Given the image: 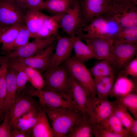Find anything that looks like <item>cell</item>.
I'll use <instances>...</instances> for the list:
<instances>
[{
    "mask_svg": "<svg viewBox=\"0 0 137 137\" xmlns=\"http://www.w3.org/2000/svg\"><path fill=\"white\" fill-rule=\"evenodd\" d=\"M115 103L108 99H100L92 96L87 114L96 125L102 124L113 113Z\"/></svg>",
    "mask_w": 137,
    "mask_h": 137,
    "instance_id": "8fae6325",
    "label": "cell"
},
{
    "mask_svg": "<svg viewBox=\"0 0 137 137\" xmlns=\"http://www.w3.org/2000/svg\"><path fill=\"white\" fill-rule=\"evenodd\" d=\"M117 75L93 78L97 98L100 99H108Z\"/></svg>",
    "mask_w": 137,
    "mask_h": 137,
    "instance_id": "4316f807",
    "label": "cell"
},
{
    "mask_svg": "<svg viewBox=\"0 0 137 137\" xmlns=\"http://www.w3.org/2000/svg\"><path fill=\"white\" fill-rule=\"evenodd\" d=\"M31 137H53L46 114L42 109L39 113L38 120L32 129Z\"/></svg>",
    "mask_w": 137,
    "mask_h": 137,
    "instance_id": "d4e9b609",
    "label": "cell"
},
{
    "mask_svg": "<svg viewBox=\"0 0 137 137\" xmlns=\"http://www.w3.org/2000/svg\"><path fill=\"white\" fill-rule=\"evenodd\" d=\"M77 37L76 36L74 37H62L58 33L57 34L56 46L49 68L58 66L71 57L74 44Z\"/></svg>",
    "mask_w": 137,
    "mask_h": 137,
    "instance_id": "9a60e30c",
    "label": "cell"
},
{
    "mask_svg": "<svg viewBox=\"0 0 137 137\" xmlns=\"http://www.w3.org/2000/svg\"><path fill=\"white\" fill-rule=\"evenodd\" d=\"M48 16L36 9L27 10L25 12V25L30 32L31 38L39 30Z\"/></svg>",
    "mask_w": 137,
    "mask_h": 137,
    "instance_id": "7402d4cb",
    "label": "cell"
},
{
    "mask_svg": "<svg viewBox=\"0 0 137 137\" xmlns=\"http://www.w3.org/2000/svg\"><path fill=\"white\" fill-rule=\"evenodd\" d=\"M84 26L94 18L107 13L112 6L107 0H78Z\"/></svg>",
    "mask_w": 137,
    "mask_h": 137,
    "instance_id": "7c38bea8",
    "label": "cell"
},
{
    "mask_svg": "<svg viewBox=\"0 0 137 137\" xmlns=\"http://www.w3.org/2000/svg\"><path fill=\"white\" fill-rule=\"evenodd\" d=\"M24 25L17 24L3 28L0 32V43L3 52L6 54L9 52L11 45Z\"/></svg>",
    "mask_w": 137,
    "mask_h": 137,
    "instance_id": "cb8c5ba5",
    "label": "cell"
},
{
    "mask_svg": "<svg viewBox=\"0 0 137 137\" xmlns=\"http://www.w3.org/2000/svg\"><path fill=\"white\" fill-rule=\"evenodd\" d=\"M86 44L91 49L95 59L98 60L110 61L112 50L113 41L111 39L99 37L87 38Z\"/></svg>",
    "mask_w": 137,
    "mask_h": 137,
    "instance_id": "e0dca14e",
    "label": "cell"
},
{
    "mask_svg": "<svg viewBox=\"0 0 137 137\" xmlns=\"http://www.w3.org/2000/svg\"><path fill=\"white\" fill-rule=\"evenodd\" d=\"M71 76L81 85L91 95L96 96L94 78L84 63L70 57L64 63Z\"/></svg>",
    "mask_w": 137,
    "mask_h": 137,
    "instance_id": "277c9868",
    "label": "cell"
},
{
    "mask_svg": "<svg viewBox=\"0 0 137 137\" xmlns=\"http://www.w3.org/2000/svg\"><path fill=\"white\" fill-rule=\"evenodd\" d=\"M95 124L87 114H82L66 137L94 136Z\"/></svg>",
    "mask_w": 137,
    "mask_h": 137,
    "instance_id": "44dd1931",
    "label": "cell"
},
{
    "mask_svg": "<svg viewBox=\"0 0 137 137\" xmlns=\"http://www.w3.org/2000/svg\"><path fill=\"white\" fill-rule=\"evenodd\" d=\"M59 28L70 37H74L83 27L79 2L75 0L73 7L60 19Z\"/></svg>",
    "mask_w": 137,
    "mask_h": 137,
    "instance_id": "30bf717a",
    "label": "cell"
},
{
    "mask_svg": "<svg viewBox=\"0 0 137 137\" xmlns=\"http://www.w3.org/2000/svg\"><path fill=\"white\" fill-rule=\"evenodd\" d=\"M112 18L106 15L94 18L88 24L84 26L83 31L86 32L81 35L82 40L90 38L99 37L112 39L122 28Z\"/></svg>",
    "mask_w": 137,
    "mask_h": 137,
    "instance_id": "7a4b0ae2",
    "label": "cell"
},
{
    "mask_svg": "<svg viewBox=\"0 0 137 137\" xmlns=\"http://www.w3.org/2000/svg\"><path fill=\"white\" fill-rule=\"evenodd\" d=\"M101 125L121 137H131L128 131L118 118L112 113Z\"/></svg>",
    "mask_w": 137,
    "mask_h": 137,
    "instance_id": "f546056e",
    "label": "cell"
},
{
    "mask_svg": "<svg viewBox=\"0 0 137 137\" xmlns=\"http://www.w3.org/2000/svg\"><path fill=\"white\" fill-rule=\"evenodd\" d=\"M112 40L113 42L137 43V26L122 28Z\"/></svg>",
    "mask_w": 137,
    "mask_h": 137,
    "instance_id": "4dcf8cb0",
    "label": "cell"
},
{
    "mask_svg": "<svg viewBox=\"0 0 137 137\" xmlns=\"http://www.w3.org/2000/svg\"><path fill=\"white\" fill-rule=\"evenodd\" d=\"M68 95L72 99L78 111L83 114H87L91 98L92 96L71 75Z\"/></svg>",
    "mask_w": 137,
    "mask_h": 137,
    "instance_id": "2e32d148",
    "label": "cell"
},
{
    "mask_svg": "<svg viewBox=\"0 0 137 137\" xmlns=\"http://www.w3.org/2000/svg\"><path fill=\"white\" fill-rule=\"evenodd\" d=\"M137 52V43L113 42L110 62L117 74L135 57Z\"/></svg>",
    "mask_w": 137,
    "mask_h": 137,
    "instance_id": "8992f818",
    "label": "cell"
},
{
    "mask_svg": "<svg viewBox=\"0 0 137 137\" xmlns=\"http://www.w3.org/2000/svg\"><path fill=\"white\" fill-rule=\"evenodd\" d=\"M14 69L16 71L17 86L16 94H18L20 93L24 88L28 81L27 77L24 72L20 70Z\"/></svg>",
    "mask_w": 137,
    "mask_h": 137,
    "instance_id": "8d00e7d4",
    "label": "cell"
},
{
    "mask_svg": "<svg viewBox=\"0 0 137 137\" xmlns=\"http://www.w3.org/2000/svg\"><path fill=\"white\" fill-rule=\"evenodd\" d=\"M0 44H1L0 43ZM1 58H0V61L1 59Z\"/></svg>",
    "mask_w": 137,
    "mask_h": 137,
    "instance_id": "bcb514c9",
    "label": "cell"
},
{
    "mask_svg": "<svg viewBox=\"0 0 137 137\" xmlns=\"http://www.w3.org/2000/svg\"><path fill=\"white\" fill-rule=\"evenodd\" d=\"M107 1L112 7L122 4L133 3L130 0H107Z\"/></svg>",
    "mask_w": 137,
    "mask_h": 137,
    "instance_id": "b9f144b4",
    "label": "cell"
},
{
    "mask_svg": "<svg viewBox=\"0 0 137 137\" xmlns=\"http://www.w3.org/2000/svg\"><path fill=\"white\" fill-rule=\"evenodd\" d=\"M9 66L21 70L26 75L28 81L32 86L39 92L44 88L45 82L42 74L37 70L13 59L8 60Z\"/></svg>",
    "mask_w": 137,
    "mask_h": 137,
    "instance_id": "ffe728a7",
    "label": "cell"
},
{
    "mask_svg": "<svg viewBox=\"0 0 137 137\" xmlns=\"http://www.w3.org/2000/svg\"><path fill=\"white\" fill-rule=\"evenodd\" d=\"M40 108L39 101L33 97L22 93L16 94L14 102L8 112V120L12 127L15 126L19 119L25 114Z\"/></svg>",
    "mask_w": 137,
    "mask_h": 137,
    "instance_id": "52a82bcc",
    "label": "cell"
},
{
    "mask_svg": "<svg viewBox=\"0 0 137 137\" xmlns=\"http://www.w3.org/2000/svg\"><path fill=\"white\" fill-rule=\"evenodd\" d=\"M63 15H53L45 20L42 26L33 35L35 39H46L56 35L59 28V21Z\"/></svg>",
    "mask_w": 137,
    "mask_h": 137,
    "instance_id": "603a6c76",
    "label": "cell"
},
{
    "mask_svg": "<svg viewBox=\"0 0 137 137\" xmlns=\"http://www.w3.org/2000/svg\"><path fill=\"white\" fill-rule=\"evenodd\" d=\"M26 11L14 0H0V25L25 24Z\"/></svg>",
    "mask_w": 137,
    "mask_h": 137,
    "instance_id": "ba28073f",
    "label": "cell"
},
{
    "mask_svg": "<svg viewBox=\"0 0 137 137\" xmlns=\"http://www.w3.org/2000/svg\"><path fill=\"white\" fill-rule=\"evenodd\" d=\"M56 43V40L32 57L24 58L12 59L36 69L42 74L50 67L51 58Z\"/></svg>",
    "mask_w": 137,
    "mask_h": 137,
    "instance_id": "5bb4252c",
    "label": "cell"
},
{
    "mask_svg": "<svg viewBox=\"0 0 137 137\" xmlns=\"http://www.w3.org/2000/svg\"><path fill=\"white\" fill-rule=\"evenodd\" d=\"M3 27H4L0 25V32Z\"/></svg>",
    "mask_w": 137,
    "mask_h": 137,
    "instance_id": "f6af8a7d",
    "label": "cell"
},
{
    "mask_svg": "<svg viewBox=\"0 0 137 137\" xmlns=\"http://www.w3.org/2000/svg\"><path fill=\"white\" fill-rule=\"evenodd\" d=\"M94 136L95 137H121L119 135L114 133L104 127L101 125H96Z\"/></svg>",
    "mask_w": 137,
    "mask_h": 137,
    "instance_id": "ab89813d",
    "label": "cell"
},
{
    "mask_svg": "<svg viewBox=\"0 0 137 137\" xmlns=\"http://www.w3.org/2000/svg\"><path fill=\"white\" fill-rule=\"evenodd\" d=\"M131 2L135 5H137V0H130Z\"/></svg>",
    "mask_w": 137,
    "mask_h": 137,
    "instance_id": "ee69618b",
    "label": "cell"
},
{
    "mask_svg": "<svg viewBox=\"0 0 137 137\" xmlns=\"http://www.w3.org/2000/svg\"><path fill=\"white\" fill-rule=\"evenodd\" d=\"M116 104L125 107L132 114L135 119H137V92L129 94L122 97L116 99L114 101Z\"/></svg>",
    "mask_w": 137,
    "mask_h": 137,
    "instance_id": "d6a6232c",
    "label": "cell"
},
{
    "mask_svg": "<svg viewBox=\"0 0 137 137\" xmlns=\"http://www.w3.org/2000/svg\"><path fill=\"white\" fill-rule=\"evenodd\" d=\"M119 73L127 76H131L134 79H137V56L135 57L130 61Z\"/></svg>",
    "mask_w": 137,
    "mask_h": 137,
    "instance_id": "74e56055",
    "label": "cell"
},
{
    "mask_svg": "<svg viewBox=\"0 0 137 137\" xmlns=\"http://www.w3.org/2000/svg\"><path fill=\"white\" fill-rule=\"evenodd\" d=\"M75 0H45L41 10L46 9L53 15H63L73 6Z\"/></svg>",
    "mask_w": 137,
    "mask_h": 137,
    "instance_id": "484cf974",
    "label": "cell"
},
{
    "mask_svg": "<svg viewBox=\"0 0 137 137\" xmlns=\"http://www.w3.org/2000/svg\"><path fill=\"white\" fill-rule=\"evenodd\" d=\"M56 35L46 39H35L32 42L6 54L3 58L7 60L32 57L43 50L56 40Z\"/></svg>",
    "mask_w": 137,
    "mask_h": 137,
    "instance_id": "4fadbf2b",
    "label": "cell"
},
{
    "mask_svg": "<svg viewBox=\"0 0 137 137\" xmlns=\"http://www.w3.org/2000/svg\"><path fill=\"white\" fill-rule=\"evenodd\" d=\"M42 74L45 82L43 89L52 90L68 95L70 75L64 63L56 67L49 68Z\"/></svg>",
    "mask_w": 137,
    "mask_h": 137,
    "instance_id": "3957f363",
    "label": "cell"
},
{
    "mask_svg": "<svg viewBox=\"0 0 137 137\" xmlns=\"http://www.w3.org/2000/svg\"><path fill=\"white\" fill-rule=\"evenodd\" d=\"M38 97L40 107L45 112L50 110L65 109L78 111L69 96L52 90L43 89L39 93Z\"/></svg>",
    "mask_w": 137,
    "mask_h": 137,
    "instance_id": "5b68a950",
    "label": "cell"
},
{
    "mask_svg": "<svg viewBox=\"0 0 137 137\" xmlns=\"http://www.w3.org/2000/svg\"><path fill=\"white\" fill-rule=\"evenodd\" d=\"M45 112L54 137H66L82 114L71 109L50 110Z\"/></svg>",
    "mask_w": 137,
    "mask_h": 137,
    "instance_id": "6da1fadb",
    "label": "cell"
},
{
    "mask_svg": "<svg viewBox=\"0 0 137 137\" xmlns=\"http://www.w3.org/2000/svg\"><path fill=\"white\" fill-rule=\"evenodd\" d=\"M129 132L131 137H137V119H135Z\"/></svg>",
    "mask_w": 137,
    "mask_h": 137,
    "instance_id": "7bdbcfd3",
    "label": "cell"
},
{
    "mask_svg": "<svg viewBox=\"0 0 137 137\" xmlns=\"http://www.w3.org/2000/svg\"><path fill=\"white\" fill-rule=\"evenodd\" d=\"M30 38V33L25 24L24 25L20 30L14 41L11 45L9 52L27 44L29 42V40Z\"/></svg>",
    "mask_w": 137,
    "mask_h": 137,
    "instance_id": "e575fe53",
    "label": "cell"
},
{
    "mask_svg": "<svg viewBox=\"0 0 137 137\" xmlns=\"http://www.w3.org/2000/svg\"><path fill=\"white\" fill-rule=\"evenodd\" d=\"M11 125L8 119V112L5 113L3 121L0 124V137H11Z\"/></svg>",
    "mask_w": 137,
    "mask_h": 137,
    "instance_id": "f35d334b",
    "label": "cell"
},
{
    "mask_svg": "<svg viewBox=\"0 0 137 137\" xmlns=\"http://www.w3.org/2000/svg\"><path fill=\"white\" fill-rule=\"evenodd\" d=\"M6 87L5 96L2 108L0 111V117L5 115L13 104L16 97L17 86L15 69L9 66L6 76Z\"/></svg>",
    "mask_w": 137,
    "mask_h": 137,
    "instance_id": "d6986e66",
    "label": "cell"
},
{
    "mask_svg": "<svg viewBox=\"0 0 137 137\" xmlns=\"http://www.w3.org/2000/svg\"><path fill=\"white\" fill-rule=\"evenodd\" d=\"M77 37L73 47L74 53V57L84 63L89 60L95 59L93 52L89 46L83 43L79 38Z\"/></svg>",
    "mask_w": 137,
    "mask_h": 137,
    "instance_id": "83f0119b",
    "label": "cell"
},
{
    "mask_svg": "<svg viewBox=\"0 0 137 137\" xmlns=\"http://www.w3.org/2000/svg\"><path fill=\"white\" fill-rule=\"evenodd\" d=\"M11 137H28L31 136L30 134L21 130L16 127H12L11 131Z\"/></svg>",
    "mask_w": 137,
    "mask_h": 137,
    "instance_id": "60d3db41",
    "label": "cell"
},
{
    "mask_svg": "<svg viewBox=\"0 0 137 137\" xmlns=\"http://www.w3.org/2000/svg\"><path fill=\"white\" fill-rule=\"evenodd\" d=\"M0 111L3 107L6 92V76L8 66V60H3L0 63Z\"/></svg>",
    "mask_w": 137,
    "mask_h": 137,
    "instance_id": "836d02e7",
    "label": "cell"
},
{
    "mask_svg": "<svg viewBox=\"0 0 137 137\" xmlns=\"http://www.w3.org/2000/svg\"><path fill=\"white\" fill-rule=\"evenodd\" d=\"M22 8L27 10H41L44 0H14Z\"/></svg>",
    "mask_w": 137,
    "mask_h": 137,
    "instance_id": "d590c367",
    "label": "cell"
},
{
    "mask_svg": "<svg viewBox=\"0 0 137 137\" xmlns=\"http://www.w3.org/2000/svg\"><path fill=\"white\" fill-rule=\"evenodd\" d=\"M105 15L112 18L122 28L137 26V5L133 3L112 6Z\"/></svg>",
    "mask_w": 137,
    "mask_h": 137,
    "instance_id": "9c48e42d",
    "label": "cell"
},
{
    "mask_svg": "<svg viewBox=\"0 0 137 137\" xmlns=\"http://www.w3.org/2000/svg\"><path fill=\"white\" fill-rule=\"evenodd\" d=\"M113 113L119 120L129 132L135 119L130 114L126 108L122 105L115 104Z\"/></svg>",
    "mask_w": 137,
    "mask_h": 137,
    "instance_id": "1f68e13d",
    "label": "cell"
},
{
    "mask_svg": "<svg viewBox=\"0 0 137 137\" xmlns=\"http://www.w3.org/2000/svg\"><path fill=\"white\" fill-rule=\"evenodd\" d=\"M89 70L94 78L117 75L110 62L106 60H99Z\"/></svg>",
    "mask_w": 137,
    "mask_h": 137,
    "instance_id": "f1b7e54d",
    "label": "cell"
},
{
    "mask_svg": "<svg viewBox=\"0 0 137 137\" xmlns=\"http://www.w3.org/2000/svg\"><path fill=\"white\" fill-rule=\"evenodd\" d=\"M136 80L132 79L128 76L118 73L115 77L109 96L116 99L137 92Z\"/></svg>",
    "mask_w": 137,
    "mask_h": 137,
    "instance_id": "ac0fdd59",
    "label": "cell"
}]
</instances>
